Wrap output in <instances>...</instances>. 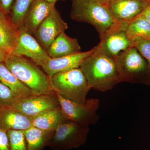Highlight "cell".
<instances>
[{
	"mask_svg": "<svg viewBox=\"0 0 150 150\" xmlns=\"http://www.w3.org/2000/svg\"><path fill=\"white\" fill-rule=\"evenodd\" d=\"M68 28V24L62 18L56 8L41 23L33 36L46 51L55 39Z\"/></svg>",
	"mask_w": 150,
	"mask_h": 150,
	"instance_id": "cell-9",
	"label": "cell"
},
{
	"mask_svg": "<svg viewBox=\"0 0 150 150\" xmlns=\"http://www.w3.org/2000/svg\"><path fill=\"white\" fill-rule=\"evenodd\" d=\"M12 107L33 118L43 112L58 108L60 105L57 94L54 92L21 98Z\"/></svg>",
	"mask_w": 150,
	"mask_h": 150,
	"instance_id": "cell-8",
	"label": "cell"
},
{
	"mask_svg": "<svg viewBox=\"0 0 150 150\" xmlns=\"http://www.w3.org/2000/svg\"><path fill=\"white\" fill-rule=\"evenodd\" d=\"M4 63L19 80L35 94L55 92L51 86L50 77L30 59L9 54Z\"/></svg>",
	"mask_w": 150,
	"mask_h": 150,
	"instance_id": "cell-2",
	"label": "cell"
},
{
	"mask_svg": "<svg viewBox=\"0 0 150 150\" xmlns=\"http://www.w3.org/2000/svg\"><path fill=\"white\" fill-rule=\"evenodd\" d=\"M11 54L28 58L35 63L50 59L47 51L32 34L22 27L19 28L18 40Z\"/></svg>",
	"mask_w": 150,
	"mask_h": 150,
	"instance_id": "cell-11",
	"label": "cell"
},
{
	"mask_svg": "<svg viewBox=\"0 0 150 150\" xmlns=\"http://www.w3.org/2000/svg\"><path fill=\"white\" fill-rule=\"evenodd\" d=\"M128 24L121 23L117 27L100 37L98 46L106 54L115 59L122 52L133 46L132 40L126 32Z\"/></svg>",
	"mask_w": 150,
	"mask_h": 150,
	"instance_id": "cell-10",
	"label": "cell"
},
{
	"mask_svg": "<svg viewBox=\"0 0 150 150\" xmlns=\"http://www.w3.org/2000/svg\"><path fill=\"white\" fill-rule=\"evenodd\" d=\"M54 131H43L33 126L23 131L28 150H43L48 146Z\"/></svg>",
	"mask_w": 150,
	"mask_h": 150,
	"instance_id": "cell-20",
	"label": "cell"
},
{
	"mask_svg": "<svg viewBox=\"0 0 150 150\" xmlns=\"http://www.w3.org/2000/svg\"><path fill=\"white\" fill-rule=\"evenodd\" d=\"M32 119L12 106L0 108V128L6 131H25L32 127Z\"/></svg>",
	"mask_w": 150,
	"mask_h": 150,
	"instance_id": "cell-14",
	"label": "cell"
},
{
	"mask_svg": "<svg viewBox=\"0 0 150 150\" xmlns=\"http://www.w3.org/2000/svg\"><path fill=\"white\" fill-rule=\"evenodd\" d=\"M102 4H104L106 5H108V4L114 1L115 0H98Z\"/></svg>",
	"mask_w": 150,
	"mask_h": 150,
	"instance_id": "cell-30",
	"label": "cell"
},
{
	"mask_svg": "<svg viewBox=\"0 0 150 150\" xmlns=\"http://www.w3.org/2000/svg\"><path fill=\"white\" fill-rule=\"evenodd\" d=\"M55 6V4H50L44 0H35L28 11L21 27L33 35Z\"/></svg>",
	"mask_w": 150,
	"mask_h": 150,
	"instance_id": "cell-15",
	"label": "cell"
},
{
	"mask_svg": "<svg viewBox=\"0 0 150 150\" xmlns=\"http://www.w3.org/2000/svg\"><path fill=\"white\" fill-rule=\"evenodd\" d=\"M133 46L147 62L150 69V39L142 37L131 39Z\"/></svg>",
	"mask_w": 150,
	"mask_h": 150,
	"instance_id": "cell-25",
	"label": "cell"
},
{
	"mask_svg": "<svg viewBox=\"0 0 150 150\" xmlns=\"http://www.w3.org/2000/svg\"></svg>",
	"mask_w": 150,
	"mask_h": 150,
	"instance_id": "cell-34",
	"label": "cell"
},
{
	"mask_svg": "<svg viewBox=\"0 0 150 150\" xmlns=\"http://www.w3.org/2000/svg\"><path fill=\"white\" fill-rule=\"evenodd\" d=\"M7 134L10 150H28L23 131L9 130Z\"/></svg>",
	"mask_w": 150,
	"mask_h": 150,
	"instance_id": "cell-23",
	"label": "cell"
},
{
	"mask_svg": "<svg viewBox=\"0 0 150 150\" xmlns=\"http://www.w3.org/2000/svg\"><path fill=\"white\" fill-rule=\"evenodd\" d=\"M81 50L77 39L64 32L56 38L46 51L50 58L56 59L77 54Z\"/></svg>",
	"mask_w": 150,
	"mask_h": 150,
	"instance_id": "cell-17",
	"label": "cell"
},
{
	"mask_svg": "<svg viewBox=\"0 0 150 150\" xmlns=\"http://www.w3.org/2000/svg\"><path fill=\"white\" fill-rule=\"evenodd\" d=\"M142 1H150V0H142Z\"/></svg>",
	"mask_w": 150,
	"mask_h": 150,
	"instance_id": "cell-32",
	"label": "cell"
},
{
	"mask_svg": "<svg viewBox=\"0 0 150 150\" xmlns=\"http://www.w3.org/2000/svg\"><path fill=\"white\" fill-rule=\"evenodd\" d=\"M67 120L60 107L33 118L32 126L43 131H54Z\"/></svg>",
	"mask_w": 150,
	"mask_h": 150,
	"instance_id": "cell-18",
	"label": "cell"
},
{
	"mask_svg": "<svg viewBox=\"0 0 150 150\" xmlns=\"http://www.w3.org/2000/svg\"><path fill=\"white\" fill-rule=\"evenodd\" d=\"M56 94L62 112L67 120L87 127L96 124L99 121L100 117L97 113L100 105L99 99L90 98L87 99L84 103H79Z\"/></svg>",
	"mask_w": 150,
	"mask_h": 150,
	"instance_id": "cell-7",
	"label": "cell"
},
{
	"mask_svg": "<svg viewBox=\"0 0 150 150\" xmlns=\"http://www.w3.org/2000/svg\"><path fill=\"white\" fill-rule=\"evenodd\" d=\"M79 68L91 89L105 92L122 82L116 59L106 54L98 45L82 62Z\"/></svg>",
	"mask_w": 150,
	"mask_h": 150,
	"instance_id": "cell-1",
	"label": "cell"
},
{
	"mask_svg": "<svg viewBox=\"0 0 150 150\" xmlns=\"http://www.w3.org/2000/svg\"><path fill=\"white\" fill-rule=\"evenodd\" d=\"M149 85H150V80L149 83Z\"/></svg>",
	"mask_w": 150,
	"mask_h": 150,
	"instance_id": "cell-33",
	"label": "cell"
},
{
	"mask_svg": "<svg viewBox=\"0 0 150 150\" xmlns=\"http://www.w3.org/2000/svg\"><path fill=\"white\" fill-rule=\"evenodd\" d=\"M116 60L122 82L149 85V66L135 47L133 46L122 52Z\"/></svg>",
	"mask_w": 150,
	"mask_h": 150,
	"instance_id": "cell-5",
	"label": "cell"
},
{
	"mask_svg": "<svg viewBox=\"0 0 150 150\" xmlns=\"http://www.w3.org/2000/svg\"><path fill=\"white\" fill-rule=\"evenodd\" d=\"M89 131V127L67 120L54 131L48 146L54 150L77 149L86 142Z\"/></svg>",
	"mask_w": 150,
	"mask_h": 150,
	"instance_id": "cell-6",
	"label": "cell"
},
{
	"mask_svg": "<svg viewBox=\"0 0 150 150\" xmlns=\"http://www.w3.org/2000/svg\"><path fill=\"white\" fill-rule=\"evenodd\" d=\"M126 32L131 40L135 37L150 39V23L142 16H139L129 23Z\"/></svg>",
	"mask_w": 150,
	"mask_h": 150,
	"instance_id": "cell-21",
	"label": "cell"
},
{
	"mask_svg": "<svg viewBox=\"0 0 150 150\" xmlns=\"http://www.w3.org/2000/svg\"><path fill=\"white\" fill-rule=\"evenodd\" d=\"M35 0H15L9 15L12 21L19 28L22 25L25 17Z\"/></svg>",
	"mask_w": 150,
	"mask_h": 150,
	"instance_id": "cell-22",
	"label": "cell"
},
{
	"mask_svg": "<svg viewBox=\"0 0 150 150\" xmlns=\"http://www.w3.org/2000/svg\"><path fill=\"white\" fill-rule=\"evenodd\" d=\"M97 46L86 52H80L70 56L61 58H50L45 62L35 63L46 74L51 77L55 74L79 68L81 63L96 50Z\"/></svg>",
	"mask_w": 150,
	"mask_h": 150,
	"instance_id": "cell-12",
	"label": "cell"
},
{
	"mask_svg": "<svg viewBox=\"0 0 150 150\" xmlns=\"http://www.w3.org/2000/svg\"><path fill=\"white\" fill-rule=\"evenodd\" d=\"M45 1L47 2L50 3V4H56V3L58 1H65V0H44Z\"/></svg>",
	"mask_w": 150,
	"mask_h": 150,
	"instance_id": "cell-31",
	"label": "cell"
},
{
	"mask_svg": "<svg viewBox=\"0 0 150 150\" xmlns=\"http://www.w3.org/2000/svg\"><path fill=\"white\" fill-rule=\"evenodd\" d=\"M20 98L8 87L0 81V108L11 107Z\"/></svg>",
	"mask_w": 150,
	"mask_h": 150,
	"instance_id": "cell-24",
	"label": "cell"
},
{
	"mask_svg": "<svg viewBox=\"0 0 150 150\" xmlns=\"http://www.w3.org/2000/svg\"><path fill=\"white\" fill-rule=\"evenodd\" d=\"M54 91L73 102L83 103L91 88L80 68L55 74L50 77Z\"/></svg>",
	"mask_w": 150,
	"mask_h": 150,
	"instance_id": "cell-4",
	"label": "cell"
},
{
	"mask_svg": "<svg viewBox=\"0 0 150 150\" xmlns=\"http://www.w3.org/2000/svg\"><path fill=\"white\" fill-rule=\"evenodd\" d=\"M15 1V0H0V9L9 15Z\"/></svg>",
	"mask_w": 150,
	"mask_h": 150,
	"instance_id": "cell-27",
	"label": "cell"
},
{
	"mask_svg": "<svg viewBox=\"0 0 150 150\" xmlns=\"http://www.w3.org/2000/svg\"><path fill=\"white\" fill-rule=\"evenodd\" d=\"M71 17L75 21L91 24L100 37L120 23L112 16L108 6L98 0H72Z\"/></svg>",
	"mask_w": 150,
	"mask_h": 150,
	"instance_id": "cell-3",
	"label": "cell"
},
{
	"mask_svg": "<svg viewBox=\"0 0 150 150\" xmlns=\"http://www.w3.org/2000/svg\"><path fill=\"white\" fill-rule=\"evenodd\" d=\"M149 1L142 0H115L108 6L116 21L119 23H129L142 13Z\"/></svg>",
	"mask_w": 150,
	"mask_h": 150,
	"instance_id": "cell-13",
	"label": "cell"
},
{
	"mask_svg": "<svg viewBox=\"0 0 150 150\" xmlns=\"http://www.w3.org/2000/svg\"><path fill=\"white\" fill-rule=\"evenodd\" d=\"M0 81L21 98L36 94L19 80L3 62L0 63Z\"/></svg>",
	"mask_w": 150,
	"mask_h": 150,
	"instance_id": "cell-19",
	"label": "cell"
},
{
	"mask_svg": "<svg viewBox=\"0 0 150 150\" xmlns=\"http://www.w3.org/2000/svg\"><path fill=\"white\" fill-rule=\"evenodd\" d=\"M8 54H6L5 52L0 50V63H4L5 61L6 58Z\"/></svg>",
	"mask_w": 150,
	"mask_h": 150,
	"instance_id": "cell-29",
	"label": "cell"
},
{
	"mask_svg": "<svg viewBox=\"0 0 150 150\" xmlns=\"http://www.w3.org/2000/svg\"><path fill=\"white\" fill-rule=\"evenodd\" d=\"M0 150H10L7 131L0 128Z\"/></svg>",
	"mask_w": 150,
	"mask_h": 150,
	"instance_id": "cell-26",
	"label": "cell"
},
{
	"mask_svg": "<svg viewBox=\"0 0 150 150\" xmlns=\"http://www.w3.org/2000/svg\"><path fill=\"white\" fill-rule=\"evenodd\" d=\"M140 15L144 18L150 23V0L148 5Z\"/></svg>",
	"mask_w": 150,
	"mask_h": 150,
	"instance_id": "cell-28",
	"label": "cell"
},
{
	"mask_svg": "<svg viewBox=\"0 0 150 150\" xmlns=\"http://www.w3.org/2000/svg\"><path fill=\"white\" fill-rule=\"evenodd\" d=\"M19 29L9 15L0 9V50L10 54L18 40Z\"/></svg>",
	"mask_w": 150,
	"mask_h": 150,
	"instance_id": "cell-16",
	"label": "cell"
}]
</instances>
